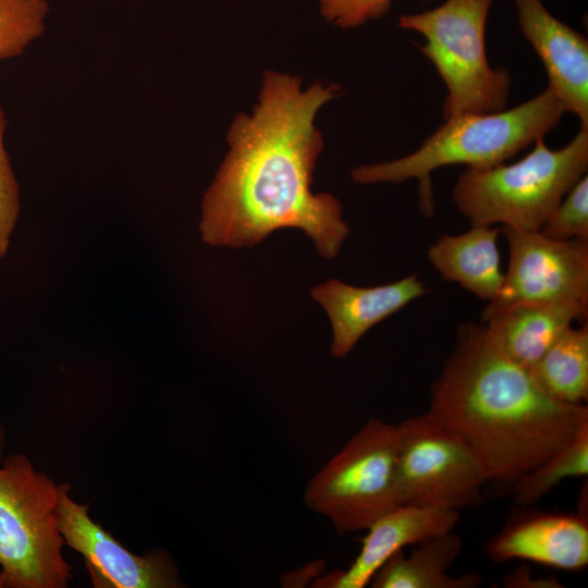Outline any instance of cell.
Here are the masks:
<instances>
[{
	"label": "cell",
	"instance_id": "4",
	"mask_svg": "<svg viewBox=\"0 0 588 588\" xmlns=\"http://www.w3.org/2000/svg\"><path fill=\"white\" fill-rule=\"evenodd\" d=\"M587 169L588 130L580 127L560 149L549 148L539 138L514 163L467 168L453 187L452 199L471 225L539 231Z\"/></svg>",
	"mask_w": 588,
	"mask_h": 588
},
{
	"label": "cell",
	"instance_id": "10",
	"mask_svg": "<svg viewBox=\"0 0 588 588\" xmlns=\"http://www.w3.org/2000/svg\"><path fill=\"white\" fill-rule=\"evenodd\" d=\"M68 483L58 485L56 517L64 543L84 558L97 588H176L177 572L164 551L136 555L94 522L88 506L69 495Z\"/></svg>",
	"mask_w": 588,
	"mask_h": 588
},
{
	"label": "cell",
	"instance_id": "5",
	"mask_svg": "<svg viewBox=\"0 0 588 588\" xmlns=\"http://www.w3.org/2000/svg\"><path fill=\"white\" fill-rule=\"evenodd\" d=\"M492 0H446L420 13L404 14L399 25L425 38L420 51L446 87L444 120L505 109L511 77L492 68L486 51V27Z\"/></svg>",
	"mask_w": 588,
	"mask_h": 588
},
{
	"label": "cell",
	"instance_id": "13",
	"mask_svg": "<svg viewBox=\"0 0 588 588\" xmlns=\"http://www.w3.org/2000/svg\"><path fill=\"white\" fill-rule=\"evenodd\" d=\"M460 519L458 511L400 504L366 529L359 553L347 569L322 576L317 586L364 588L394 553L425 538L453 531Z\"/></svg>",
	"mask_w": 588,
	"mask_h": 588
},
{
	"label": "cell",
	"instance_id": "19",
	"mask_svg": "<svg viewBox=\"0 0 588 588\" xmlns=\"http://www.w3.org/2000/svg\"><path fill=\"white\" fill-rule=\"evenodd\" d=\"M588 474V422L534 468L513 482V500L529 506L562 480Z\"/></svg>",
	"mask_w": 588,
	"mask_h": 588
},
{
	"label": "cell",
	"instance_id": "16",
	"mask_svg": "<svg viewBox=\"0 0 588 588\" xmlns=\"http://www.w3.org/2000/svg\"><path fill=\"white\" fill-rule=\"evenodd\" d=\"M500 232L493 226L473 225L461 234H442L429 246L428 260L444 280L490 303L504 279L498 246Z\"/></svg>",
	"mask_w": 588,
	"mask_h": 588
},
{
	"label": "cell",
	"instance_id": "17",
	"mask_svg": "<svg viewBox=\"0 0 588 588\" xmlns=\"http://www.w3.org/2000/svg\"><path fill=\"white\" fill-rule=\"evenodd\" d=\"M408 555L394 553L372 576L371 588H476L478 573L452 576L449 573L463 549L460 536L449 531L425 538Z\"/></svg>",
	"mask_w": 588,
	"mask_h": 588
},
{
	"label": "cell",
	"instance_id": "21",
	"mask_svg": "<svg viewBox=\"0 0 588 588\" xmlns=\"http://www.w3.org/2000/svg\"><path fill=\"white\" fill-rule=\"evenodd\" d=\"M561 241H588V176H581L548 216L539 230Z\"/></svg>",
	"mask_w": 588,
	"mask_h": 588
},
{
	"label": "cell",
	"instance_id": "22",
	"mask_svg": "<svg viewBox=\"0 0 588 588\" xmlns=\"http://www.w3.org/2000/svg\"><path fill=\"white\" fill-rule=\"evenodd\" d=\"M7 119L0 105V258L5 256L20 213V187L4 145Z\"/></svg>",
	"mask_w": 588,
	"mask_h": 588
},
{
	"label": "cell",
	"instance_id": "8",
	"mask_svg": "<svg viewBox=\"0 0 588 588\" xmlns=\"http://www.w3.org/2000/svg\"><path fill=\"white\" fill-rule=\"evenodd\" d=\"M400 504L454 510L479 506L488 482L468 448L429 412L397 425Z\"/></svg>",
	"mask_w": 588,
	"mask_h": 588
},
{
	"label": "cell",
	"instance_id": "24",
	"mask_svg": "<svg viewBox=\"0 0 588 588\" xmlns=\"http://www.w3.org/2000/svg\"><path fill=\"white\" fill-rule=\"evenodd\" d=\"M561 583L553 578H534L531 571L527 567H518L504 578V586L518 588H556L563 587Z\"/></svg>",
	"mask_w": 588,
	"mask_h": 588
},
{
	"label": "cell",
	"instance_id": "6",
	"mask_svg": "<svg viewBox=\"0 0 588 588\" xmlns=\"http://www.w3.org/2000/svg\"><path fill=\"white\" fill-rule=\"evenodd\" d=\"M58 485L22 454L0 462V588H64Z\"/></svg>",
	"mask_w": 588,
	"mask_h": 588
},
{
	"label": "cell",
	"instance_id": "1",
	"mask_svg": "<svg viewBox=\"0 0 588 588\" xmlns=\"http://www.w3.org/2000/svg\"><path fill=\"white\" fill-rule=\"evenodd\" d=\"M339 86L269 71L252 114L228 133L230 149L204 195L200 232L213 246L249 247L282 228L303 230L320 255L333 259L350 233L340 201L311 192L323 148L318 111Z\"/></svg>",
	"mask_w": 588,
	"mask_h": 588
},
{
	"label": "cell",
	"instance_id": "3",
	"mask_svg": "<svg viewBox=\"0 0 588 588\" xmlns=\"http://www.w3.org/2000/svg\"><path fill=\"white\" fill-rule=\"evenodd\" d=\"M565 108L547 87L520 105L490 113L445 120L413 152L392 161L360 166L351 173L360 184L416 180L419 209L434 212L431 173L442 167L489 168L515 156L559 125Z\"/></svg>",
	"mask_w": 588,
	"mask_h": 588
},
{
	"label": "cell",
	"instance_id": "20",
	"mask_svg": "<svg viewBox=\"0 0 588 588\" xmlns=\"http://www.w3.org/2000/svg\"><path fill=\"white\" fill-rule=\"evenodd\" d=\"M47 0H0V60L20 57L46 32Z\"/></svg>",
	"mask_w": 588,
	"mask_h": 588
},
{
	"label": "cell",
	"instance_id": "11",
	"mask_svg": "<svg viewBox=\"0 0 588 588\" xmlns=\"http://www.w3.org/2000/svg\"><path fill=\"white\" fill-rule=\"evenodd\" d=\"M523 36L540 58L548 88L588 130V40L556 19L542 0H515Z\"/></svg>",
	"mask_w": 588,
	"mask_h": 588
},
{
	"label": "cell",
	"instance_id": "18",
	"mask_svg": "<svg viewBox=\"0 0 588 588\" xmlns=\"http://www.w3.org/2000/svg\"><path fill=\"white\" fill-rule=\"evenodd\" d=\"M551 399L584 404L588 399V324L569 327L528 369Z\"/></svg>",
	"mask_w": 588,
	"mask_h": 588
},
{
	"label": "cell",
	"instance_id": "2",
	"mask_svg": "<svg viewBox=\"0 0 588 588\" xmlns=\"http://www.w3.org/2000/svg\"><path fill=\"white\" fill-rule=\"evenodd\" d=\"M473 453L488 481L513 483L588 422L586 404L548 396L501 353L483 326L464 322L430 390L428 411Z\"/></svg>",
	"mask_w": 588,
	"mask_h": 588
},
{
	"label": "cell",
	"instance_id": "9",
	"mask_svg": "<svg viewBox=\"0 0 588 588\" xmlns=\"http://www.w3.org/2000/svg\"><path fill=\"white\" fill-rule=\"evenodd\" d=\"M510 252L497 297L483 310L519 302L577 305L588 310V241L554 240L502 226Z\"/></svg>",
	"mask_w": 588,
	"mask_h": 588
},
{
	"label": "cell",
	"instance_id": "14",
	"mask_svg": "<svg viewBox=\"0 0 588 588\" xmlns=\"http://www.w3.org/2000/svg\"><path fill=\"white\" fill-rule=\"evenodd\" d=\"M426 293L417 274L373 287L353 286L332 279L311 289V296L330 318L331 353L339 358L346 356L371 327Z\"/></svg>",
	"mask_w": 588,
	"mask_h": 588
},
{
	"label": "cell",
	"instance_id": "25",
	"mask_svg": "<svg viewBox=\"0 0 588 588\" xmlns=\"http://www.w3.org/2000/svg\"><path fill=\"white\" fill-rule=\"evenodd\" d=\"M4 450H5V432L4 427L0 422V462L4 458Z\"/></svg>",
	"mask_w": 588,
	"mask_h": 588
},
{
	"label": "cell",
	"instance_id": "7",
	"mask_svg": "<svg viewBox=\"0 0 588 588\" xmlns=\"http://www.w3.org/2000/svg\"><path fill=\"white\" fill-rule=\"evenodd\" d=\"M397 425L370 418L308 481L304 501L338 535L366 530L400 505Z\"/></svg>",
	"mask_w": 588,
	"mask_h": 588
},
{
	"label": "cell",
	"instance_id": "15",
	"mask_svg": "<svg viewBox=\"0 0 588 588\" xmlns=\"http://www.w3.org/2000/svg\"><path fill=\"white\" fill-rule=\"evenodd\" d=\"M587 315L572 304L519 302L482 310L481 324L501 353L529 369L574 320L586 321Z\"/></svg>",
	"mask_w": 588,
	"mask_h": 588
},
{
	"label": "cell",
	"instance_id": "12",
	"mask_svg": "<svg viewBox=\"0 0 588 588\" xmlns=\"http://www.w3.org/2000/svg\"><path fill=\"white\" fill-rule=\"evenodd\" d=\"M494 562L514 559L577 572L588 565L587 513L520 511L487 546Z\"/></svg>",
	"mask_w": 588,
	"mask_h": 588
},
{
	"label": "cell",
	"instance_id": "23",
	"mask_svg": "<svg viewBox=\"0 0 588 588\" xmlns=\"http://www.w3.org/2000/svg\"><path fill=\"white\" fill-rule=\"evenodd\" d=\"M322 16L341 28H352L385 14L392 0H318Z\"/></svg>",
	"mask_w": 588,
	"mask_h": 588
}]
</instances>
